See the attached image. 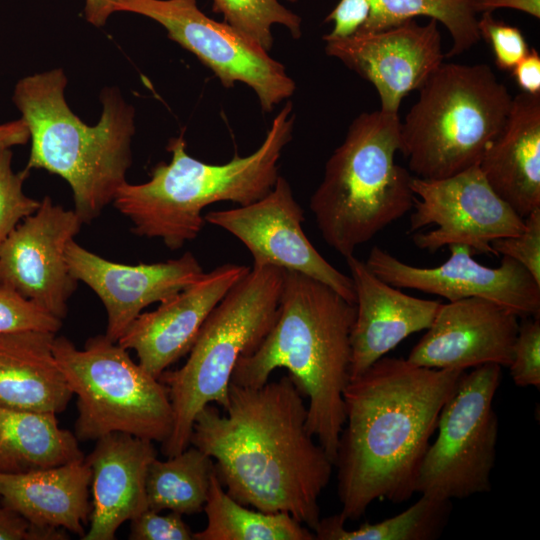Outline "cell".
I'll use <instances>...</instances> for the list:
<instances>
[{
	"mask_svg": "<svg viewBox=\"0 0 540 540\" xmlns=\"http://www.w3.org/2000/svg\"><path fill=\"white\" fill-rule=\"evenodd\" d=\"M287 374L258 387L230 382L224 413L206 405L190 445L210 456L239 503L290 514L312 531L334 463L307 426V404Z\"/></svg>",
	"mask_w": 540,
	"mask_h": 540,
	"instance_id": "1",
	"label": "cell"
},
{
	"mask_svg": "<svg viewBox=\"0 0 540 540\" xmlns=\"http://www.w3.org/2000/svg\"><path fill=\"white\" fill-rule=\"evenodd\" d=\"M464 372L384 356L349 381L334 460L345 521L362 517L375 500L396 504L416 493L440 412Z\"/></svg>",
	"mask_w": 540,
	"mask_h": 540,
	"instance_id": "2",
	"label": "cell"
},
{
	"mask_svg": "<svg viewBox=\"0 0 540 540\" xmlns=\"http://www.w3.org/2000/svg\"><path fill=\"white\" fill-rule=\"evenodd\" d=\"M355 312V304L326 284L284 270L277 318L255 351L239 358L231 377L234 384L258 387L274 370L286 369L308 400V429L333 463L345 422Z\"/></svg>",
	"mask_w": 540,
	"mask_h": 540,
	"instance_id": "3",
	"label": "cell"
},
{
	"mask_svg": "<svg viewBox=\"0 0 540 540\" xmlns=\"http://www.w3.org/2000/svg\"><path fill=\"white\" fill-rule=\"evenodd\" d=\"M66 85L61 68L25 76L15 85L12 100L30 133L24 171L44 169L62 177L84 224L99 216L126 182L135 115L118 89L105 88L100 120L87 125L68 106Z\"/></svg>",
	"mask_w": 540,
	"mask_h": 540,
	"instance_id": "4",
	"label": "cell"
},
{
	"mask_svg": "<svg viewBox=\"0 0 540 540\" xmlns=\"http://www.w3.org/2000/svg\"><path fill=\"white\" fill-rule=\"evenodd\" d=\"M294 122L293 105L287 102L253 153L236 155L224 164L202 162L186 152L183 135L172 138L167 145L171 161L157 164L147 182L126 181L114 197V206L132 222L134 234L180 249L203 229L207 206L224 201L247 205L273 188Z\"/></svg>",
	"mask_w": 540,
	"mask_h": 540,
	"instance_id": "5",
	"label": "cell"
},
{
	"mask_svg": "<svg viewBox=\"0 0 540 540\" xmlns=\"http://www.w3.org/2000/svg\"><path fill=\"white\" fill-rule=\"evenodd\" d=\"M400 123L382 110L358 115L310 198L323 240L345 258L413 207V176L395 161Z\"/></svg>",
	"mask_w": 540,
	"mask_h": 540,
	"instance_id": "6",
	"label": "cell"
},
{
	"mask_svg": "<svg viewBox=\"0 0 540 540\" xmlns=\"http://www.w3.org/2000/svg\"><path fill=\"white\" fill-rule=\"evenodd\" d=\"M418 90L399 131L409 170L441 179L477 166L507 120V87L486 64L443 62Z\"/></svg>",
	"mask_w": 540,
	"mask_h": 540,
	"instance_id": "7",
	"label": "cell"
},
{
	"mask_svg": "<svg viewBox=\"0 0 540 540\" xmlns=\"http://www.w3.org/2000/svg\"><path fill=\"white\" fill-rule=\"evenodd\" d=\"M283 280V269L253 265L208 316L186 362L159 376L173 409L172 431L162 443L165 456L190 445L201 409L211 403L226 407L239 358L255 351L277 318Z\"/></svg>",
	"mask_w": 540,
	"mask_h": 540,
	"instance_id": "8",
	"label": "cell"
},
{
	"mask_svg": "<svg viewBox=\"0 0 540 540\" xmlns=\"http://www.w3.org/2000/svg\"><path fill=\"white\" fill-rule=\"evenodd\" d=\"M53 353L77 396L78 441L97 440L114 432L165 442L173 427L167 387L105 334L78 349L66 337L54 338Z\"/></svg>",
	"mask_w": 540,
	"mask_h": 540,
	"instance_id": "9",
	"label": "cell"
},
{
	"mask_svg": "<svg viewBox=\"0 0 540 540\" xmlns=\"http://www.w3.org/2000/svg\"><path fill=\"white\" fill-rule=\"evenodd\" d=\"M501 368L485 364L462 374L440 412L437 437L422 460L416 493L452 501L491 490L499 428L493 401Z\"/></svg>",
	"mask_w": 540,
	"mask_h": 540,
	"instance_id": "10",
	"label": "cell"
},
{
	"mask_svg": "<svg viewBox=\"0 0 540 540\" xmlns=\"http://www.w3.org/2000/svg\"><path fill=\"white\" fill-rule=\"evenodd\" d=\"M115 12L145 16L159 23L172 41L194 54L220 83L248 85L265 112L296 90L285 66L226 22H218L193 0H115Z\"/></svg>",
	"mask_w": 540,
	"mask_h": 540,
	"instance_id": "11",
	"label": "cell"
},
{
	"mask_svg": "<svg viewBox=\"0 0 540 540\" xmlns=\"http://www.w3.org/2000/svg\"><path fill=\"white\" fill-rule=\"evenodd\" d=\"M411 187L409 233H415L419 249L435 252L459 244L495 254L494 240L524 229V218L493 191L478 165L441 179L413 177Z\"/></svg>",
	"mask_w": 540,
	"mask_h": 540,
	"instance_id": "12",
	"label": "cell"
},
{
	"mask_svg": "<svg viewBox=\"0 0 540 540\" xmlns=\"http://www.w3.org/2000/svg\"><path fill=\"white\" fill-rule=\"evenodd\" d=\"M204 220L237 238L250 252L253 265L299 272L355 304L351 277L332 266L310 242L302 226L304 211L284 177L279 175L262 198L247 205L209 211Z\"/></svg>",
	"mask_w": 540,
	"mask_h": 540,
	"instance_id": "13",
	"label": "cell"
},
{
	"mask_svg": "<svg viewBox=\"0 0 540 540\" xmlns=\"http://www.w3.org/2000/svg\"><path fill=\"white\" fill-rule=\"evenodd\" d=\"M450 257L441 265L422 268L407 264L379 246L371 249L367 267L384 282L444 297L449 302L482 298L499 304L518 317L540 316V285L518 262L503 256L498 267L473 259L466 245L449 246Z\"/></svg>",
	"mask_w": 540,
	"mask_h": 540,
	"instance_id": "14",
	"label": "cell"
},
{
	"mask_svg": "<svg viewBox=\"0 0 540 540\" xmlns=\"http://www.w3.org/2000/svg\"><path fill=\"white\" fill-rule=\"evenodd\" d=\"M82 221L48 196L0 244V283L59 319L77 288L65 253Z\"/></svg>",
	"mask_w": 540,
	"mask_h": 540,
	"instance_id": "15",
	"label": "cell"
},
{
	"mask_svg": "<svg viewBox=\"0 0 540 540\" xmlns=\"http://www.w3.org/2000/svg\"><path fill=\"white\" fill-rule=\"evenodd\" d=\"M325 52L369 81L380 110L398 114L403 98L418 90L444 62L438 22L415 19L378 31L325 41Z\"/></svg>",
	"mask_w": 540,
	"mask_h": 540,
	"instance_id": "16",
	"label": "cell"
},
{
	"mask_svg": "<svg viewBox=\"0 0 540 540\" xmlns=\"http://www.w3.org/2000/svg\"><path fill=\"white\" fill-rule=\"evenodd\" d=\"M65 258L73 278L102 301L107 314L105 335L115 342L147 306L172 297L204 274L191 252L163 262L129 265L107 260L73 239Z\"/></svg>",
	"mask_w": 540,
	"mask_h": 540,
	"instance_id": "17",
	"label": "cell"
},
{
	"mask_svg": "<svg viewBox=\"0 0 540 540\" xmlns=\"http://www.w3.org/2000/svg\"><path fill=\"white\" fill-rule=\"evenodd\" d=\"M518 316L482 298L441 303L424 336L406 358L439 370H463L485 364L508 367L519 330Z\"/></svg>",
	"mask_w": 540,
	"mask_h": 540,
	"instance_id": "18",
	"label": "cell"
},
{
	"mask_svg": "<svg viewBox=\"0 0 540 540\" xmlns=\"http://www.w3.org/2000/svg\"><path fill=\"white\" fill-rule=\"evenodd\" d=\"M250 267L226 263L142 312L117 341L136 352L138 363L156 378L192 348L203 324Z\"/></svg>",
	"mask_w": 540,
	"mask_h": 540,
	"instance_id": "19",
	"label": "cell"
},
{
	"mask_svg": "<svg viewBox=\"0 0 540 540\" xmlns=\"http://www.w3.org/2000/svg\"><path fill=\"white\" fill-rule=\"evenodd\" d=\"M346 259L355 291L350 333V380L360 376L405 338L426 330L441 305L410 296L379 277L354 255Z\"/></svg>",
	"mask_w": 540,
	"mask_h": 540,
	"instance_id": "20",
	"label": "cell"
},
{
	"mask_svg": "<svg viewBox=\"0 0 540 540\" xmlns=\"http://www.w3.org/2000/svg\"><path fill=\"white\" fill-rule=\"evenodd\" d=\"M85 458L92 472L90 527L83 540H113L119 527L148 509L145 480L156 458L153 441L114 432Z\"/></svg>",
	"mask_w": 540,
	"mask_h": 540,
	"instance_id": "21",
	"label": "cell"
},
{
	"mask_svg": "<svg viewBox=\"0 0 540 540\" xmlns=\"http://www.w3.org/2000/svg\"><path fill=\"white\" fill-rule=\"evenodd\" d=\"M478 167L519 216L540 209V94L522 91L512 98L505 125Z\"/></svg>",
	"mask_w": 540,
	"mask_h": 540,
	"instance_id": "22",
	"label": "cell"
},
{
	"mask_svg": "<svg viewBox=\"0 0 540 540\" xmlns=\"http://www.w3.org/2000/svg\"><path fill=\"white\" fill-rule=\"evenodd\" d=\"M55 334H0L1 408L54 414L66 409L73 392L54 357Z\"/></svg>",
	"mask_w": 540,
	"mask_h": 540,
	"instance_id": "23",
	"label": "cell"
},
{
	"mask_svg": "<svg viewBox=\"0 0 540 540\" xmlns=\"http://www.w3.org/2000/svg\"><path fill=\"white\" fill-rule=\"evenodd\" d=\"M91 468L85 459L23 474L0 473V501L40 527L85 534Z\"/></svg>",
	"mask_w": 540,
	"mask_h": 540,
	"instance_id": "24",
	"label": "cell"
},
{
	"mask_svg": "<svg viewBox=\"0 0 540 540\" xmlns=\"http://www.w3.org/2000/svg\"><path fill=\"white\" fill-rule=\"evenodd\" d=\"M54 413L0 407V473L23 474L85 459Z\"/></svg>",
	"mask_w": 540,
	"mask_h": 540,
	"instance_id": "25",
	"label": "cell"
},
{
	"mask_svg": "<svg viewBox=\"0 0 540 540\" xmlns=\"http://www.w3.org/2000/svg\"><path fill=\"white\" fill-rule=\"evenodd\" d=\"M207 523L194 540H315L314 532L288 513L248 508L225 490L216 471L203 510Z\"/></svg>",
	"mask_w": 540,
	"mask_h": 540,
	"instance_id": "26",
	"label": "cell"
},
{
	"mask_svg": "<svg viewBox=\"0 0 540 540\" xmlns=\"http://www.w3.org/2000/svg\"><path fill=\"white\" fill-rule=\"evenodd\" d=\"M214 473L213 459L193 445L165 461L156 457L148 466L145 480L148 509L181 515L201 513Z\"/></svg>",
	"mask_w": 540,
	"mask_h": 540,
	"instance_id": "27",
	"label": "cell"
},
{
	"mask_svg": "<svg viewBox=\"0 0 540 540\" xmlns=\"http://www.w3.org/2000/svg\"><path fill=\"white\" fill-rule=\"evenodd\" d=\"M451 509L452 501L421 495L409 508L382 521L349 530L338 513L320 518L313 532L318 540H434L446 527Z\"/></svg>",
	"mask_w": 540,
	"mask_h": 540,
	"instance_id": "28",
	"label": "cell"
},
{
	"mask_svg": "<svg viewBox=\"0 0 540 540\" xmlns=\"http://www.w3.org/2000/svg\"><path fill=\"white\" fill-rule=\"evenodd\" d=\"M370 4V16L359 31H378L425 16L441 23L452 38L445 57L459 55L480 40L473 0H370Z\"/></svg>",
	"mask_w": 540,
	"mask_h": 540,
	"instance_id": "29",
	"label": "cell"
},
{
	"mask_svg": "<svg viewBox=\"0 0 540 540\" xmlns=\"http://www.w3.org/2000/svg\"><path fill=\"white\" fill-rule=\"evenodd\" d=\"M212 10L223 16L224 22L269 52L274 38L272 28L281 25L291 36H302V18L281 1L297 0H211Z\"/></svg>",
	"mask_w": 540,
	"mask_h": 540,
	"instance_id": "30",
	"label": "cell"
},
{
	"mask_svg": "<svg viewBox=\"0 0 540 540\" xmlns=\"http://www.w3.org/2000/svg\"><path fill=\"white\" fill-rule=\"evenodd\" d=\"M12 156L10 148H0V244L40 206V201L24 193L23 182L28 173L13 171Z\"/></svg>",
	"mask_w": 540,
	"mask_h": 540,
	"instance_id": "31",
	"label": "cell"
},
{
	"mask_svg": "<svg viewBox=\"0 0 540 540\" xmlns=\"http://www.w3.org/2000/svg\"><path fill=\"white\" fill-rule=\"evenodd\" d=\"M61 319L0 283V334L18 331L57 333Z\"/></svg>",
	"mask_w": 540,
	"mask_h": 540,
	"instance_id": "32",
	"label": "cell"
},
{
	"mask_svg": "<svg viewBox=\"0 0 540 540\" xmlns=\"http://www.w3.org/2000/svg\"><path fill=\"white\" fill-rule=\"evenodd\" d=\"M477 26L480 38L490 45L495 64L500 70L512 71L530 51L521 30L496 20L492 12L481 13Z\"/></svg>",
	"mask_w": 540,
	"mask_h": 540,
	"instance_id": "33",
	"label": "cell"
},
{
	"mask_svg": "<svg viewBox=\"0 0 540 540\" xmlns=\"http://www.w3.org/2000/svg\"><path fill=\"white\" fill-rule=\"evenodd\" d=\"M508 368L515 385L540 388V316L519 325Z\"/></svg>",
	"mask_w": 540,
	"mask_h": 540,
	"instance_id": "34",
	"label": "cell"
},
{
	"mask_svg": "<svg viewBox=\"0 0 540 540\" xmlns=\"http://www.w3.org/2000/svg\"><path fill=\"white\" fill-rule=\"evenodd\" d=\"M521 233L494 240L495 255L502 254L522 265L540 285V209L524 218Z\"/></svg>",
	"mask_w": 540,
	"mask_h": 540,
	"instance_id": "35",
	"label": "cell"
},
{
	"mask_svg": "<svg viewBox=\"0 0 540 540\" xmlns=\"http://www.w3.org/2000/svg\"><path fill=\"white\" fill-rule=\"evenodd\" d=\"M183 515L172 512L160 515L147 509L131 520V540H194V532L184 522Z\"/></svg>",
	"mask_w": 540,
	"mask_h": 540,
	"instance_id": "36",
	"label": "cell"
},
{
	"mask_svg": "<svg viewBox=\"0 0 540 540\" xmlns=\"http://www.w3.org/2000/svg\"><path fill=\"white\" fill-rule=\"evenodd\" d=\"M66 530L40 527L0 501V540H66Z\"/></svg>",
	"mask_w": 540,
	"mask_h": 540,
	"instance_id": "37",
	"label": "cell"
},
{
	"mask_svg": "<svg viewBox=\"0 0 540 540\" xmlns=\"http://www.w3.org/2000/svg\"><path fill=\"white\" fill-rule=\"evenodd\" d=\"M370 12V0H340L325 18V22L333 23V29L323 36V40H339L354 35L365 25Z\"/></svg>",
	"mask_w": 540,
	"mask_h": 540,
	"instance_id": "38",
	"label": "cell"
},
{
	"mask_svg": "<svg viewBox=\"0 0 540 540\" xmlns=\"http://www.w3.org/2000/svg\"><path fill=\"white\" fill-rule=\"evenodd\" d=\"M512 73L523 92L540 94V55L537 50L530 49Z\"/></svg>",
	"mask_w": 540,
	"mask_h": 540,
	"instance_id": "39",
	"label": "cell"
},
{
	"mask_svg": "<svg viewBox=\"0 0 540 540\" xmlns=\"http://www.w3.org/2000/svg\"><path fill=\"white\" fill-rule=\"evenodd\" d=\"M475 12H493L499 8L514 9L540 18V0H473Z\"/></svg>",
	"mask_w": 540,
	"mask_h": 540,
	"instance_id": "40",
	"label": "cell"
},
{
	"mask_svg": "<svg viewBox=\"0 0 540 540\" xmlns=\"http://www.w3.org/2000/svg\"><path fill=\"white\" fill-rule=\"evenodd\" d=\"M29 139L30 133L22 118L0 125V148L23 145Z\"/></svg>",
	"mask_w": 540,
	"mask_h": 540,
	"instance_id": "41",
	"label": "cell"
},
{
	"mask_svg": "<svg viewBox=\"0 0 540 540\" xmlns=\"http://www.w3.org/2000/svg\"><path fill=\"white\" fill-rule=\"evenodd\" d=\"M115 0H85V19L96 27H102L113 14Z\"/></svg>",
	"mask_w": 540,
	"mask_h": 540,
	"instance_id": "42",
	"label": "cell"
},
{
	"mask_svg": "<svg viewBox=\"0 0 540 540\" xmlns=\"http://www.w3.org/2000/svg\"><path fill=\"white\" fill-rule=\"evenodd\" d=\"M193 1H197V0H193Z\"/></svg>",
	"mask_w": 540,
	"mask_h": 540,
	"instance_id": "43",
	"label": "cell"
}]
</instances>
